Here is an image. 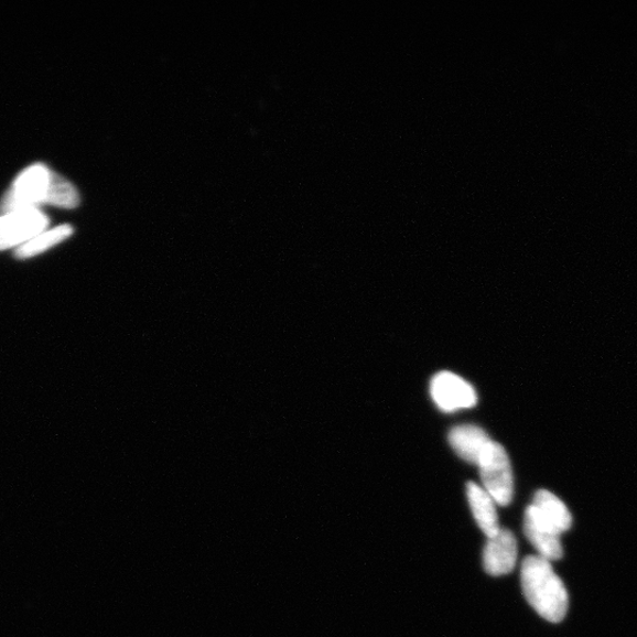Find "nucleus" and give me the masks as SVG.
Segmentation results:
<instances>
[{"mask_svg":"<svg viewBox=\"0 0 637 637\" xmlns=\"http://www.w3.org/2000/svg\"><path fill=\"white\" fill-rule=\"evenodd\" d=\"M531 507L542 521L559 535L572 528L573 517L564 503L547 490L536 493Z\"/></svg>","mask_w":637,"mask_h":637,"instance_id":"nucleus-10","label":"nucleus"},{"mask_svg":"<svg viewBox=\"0 0 637 637\" xmlns=\"http://www.w3.org/2000/svg\"><path fill=\"white\" fill-rule=\"evenodd\" d=\"M518 548L515 535L508 529H500L494 538L488 539L483 550L485 572L492 576L508 575L516 566Z\"/></svg>","mask_w":637,"mask_h":637,"instance_id":"nucleus-6","label":"nucleus"},{"mask_svg":"<svg viewBox=\"0 0 637 637\" xmlns=\"http://www.w3.org/2000/svg\"><path fill=\"white\" fill-rule=\"evenodd\" d=\"M74 229L69 225H62L53 229H45L35 238L14 250L17 258L24 260L44 253L50 248L57 246L72 237Z\"/></svg>","mask_w":637,"mask_h":637,"instance_id":"nucleus-11","label":"nucleus"},{"mask_svg":"<svg viewBox=\"0 0 637 637\" xmlns=\"http://www.w3.org/2000/svg\"><path fill=\"white\" fill-rule=\"evenodd\" d=\"M490 442L488 433L472 424L458 425L449 433V443L456 454L467 463L476 465Z\"/></svg>","mask_w":637,"mask_h":637,"instance_id":"nucleus-8","label":"nucleus"},{"mask_svg":"<svg viewBox=\"0 0 637 637\" xmlns=\"http://www.w3.org/2000/svg\"><path fill=\"white\" fill-rule=\"evenodd\" d=\"M477 466L482 488L494 498L497 506H509L514 496V475L506 449L492 441Z\"/></svg>","mask_w":637,"mask_h":637,"instance_id":"nucleus-3","label":"nucleus"},{"mask_svg":"<svg viewBox=\"0 0 637 637\" xmlns=\"http://www.w3.org/2000/svg\"><path fill=\"white\" fill-rule=\"evenodd\" d=\"M466 495L479 529L485 533L486 538H494L501 529L496 501L475 482L466 484Z\"/></svg>","mask_w":637,"mask_h":637,"instance_id":"nucleus-9","label":"nucleus"},{"mask_svg":"<svg viewBox=\"0 0 637 637\" xmlns=\"http://www.w3.org/2000/svg\"><path fill=\"white\" fill-rule=\"evenodd\" d=\"M48 225L39 208L17 209L0 215V250L19 248L39 236Z\"/></svg>","mask_w":637,"mask_h":637,"instance_id":"nucleus-4","label":"nucleus"},{"mask_svg":"<svg viewBox=\"0 0 637 637\" xmlns=\"http://www.w3.org/2000/svg\"><path fill=\"white\" fill-rule=\"evenodd\" d=\"M522 590L529 605L547 622L559 624L565 617L569 597L551 562L528 557L521 566Z\"/></svg>","mask_w":637,"mask_h":637,"instance_id":"nucleus-2","label":"nucleus"},{"mask_svg":"<svg viewBox=\"0 0 637 637\" xmlns=\"http://www.w3.org/2000/svg\"><path fill=\"white\" fill-rule=\"evenodd\" d=\"M78 204L79 195L74 184L37 163L26 168L14 180L0 204V212L39 208L41 205L75 208Z\"/></svg>","mask_w":637,"mask_h":637,"instance_id":"nucleus-1","label":"nucleus"},{"mask_svg":"<svg viewBox=\"0 0 637 637\" xmlns=\"http://www.w3.org/2000/svg\"><path fill=\"white\" fill-rule=\"evenodd\" d=\"M430 393L443 412L472 409L477 404V393L472 384L452 373L435 375L430 384Z\"/></svg>","mask_w":637,"mask_h":637,"instance_id":"nucleus-5","label":"nucleus"},{"mask_svg":"<svg viewBox=\"0 0 637 637\" xmlns=\"http://www.w3.org/2000/svg\"><path fill=\"white\" fill-rule=\"evenodd\" d=\"M525 533L540 558L551 562L563 557L561 535L548 527L531 506L525 515Z\"/></svg>","mask_w":637,"mask_h":637,"instance_id":"nucleus-7","label":"nucleus"}]
</instances>
